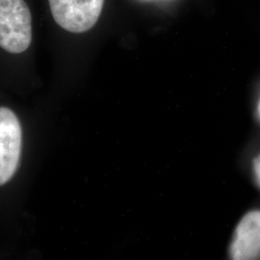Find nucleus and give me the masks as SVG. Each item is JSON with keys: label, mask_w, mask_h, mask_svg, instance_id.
Masks as SVG:
<instances>
[{"label": "nucleus", "mask_w": 260, "mask_h": 260, "mask_svg": "<svg viewBox=\"0 0 260 260\" xmlns=\"http://www.w3.org/2000/svg\"><path fill=\"white\" fill-rule=\"evenodd\" d=\"M259 110H260V106H259Z\"/></svg>", "instance_id": "obj_6"}, {"label": "nucleus", "mask_w": 260, "mask_h": 260, "mask_svg": "<svg viewBox=\"0 0 260 260\" xmlns=\"http://www.w3.org/2000/svg\"><path fill=\"white\" fill-rule=\"evenodd\" d=\"M56 23L72 33L93 28L103 12L104 0H48Z\"/></svg>", "instance_id": "obj_2"}, {"label": "nucleus", "mask_w": 260, "mask_h": 260, "mask_svg": "<svg viewBox=\"0 0 260 260\" xmlns=\"http://www.w3.org/2000/svg\"><path fill=\"white\" fill-rule=\"evenodd\" d=\"M31 13L24 0H0V47L19 54L32 40Z\"/></svg>", "instance_id": "obj_1"}, {"label": "nucleus", "mask_w": 260, "mask_h": 260, "mask_svg": "<svg viewBox=\"0 0 260 260\" xmlns=\"http://www.w3.org/2000/svg\"><path fill=\"white\" fill-rule=\"evenodd\" d=\"M21 146L22 131L18 117L9 108L0 107V186L16 174Z\"/></svg>", "instance_id": "obj_3"}, {"label": "nucleus", "mask_w": 260, "mask_h": 260, "mask_svg": "<svg viewBox=\"0 0 260 260\" xmlns=\"http://www.w3.org/2000/svg\"><path fill=\"white\" fill-rule=\"evenodd\" d=\"M233 260L257 259L260 256V210L246 214L238 223L230 248Z\"/></svg>", "instance_id": "obj_4"}, {"label": "nucleus", "mask_w": 260, "mask_h": 260, "mask_svg": "<svg viewBox=\"0 0 260 260\" xmlns=\"http://www.w3.org/2000/svg\"><path fill=\"white\" fill-rule=\"evenodd\" d=\"M253 173L255 176V182L260 188V154L253 160Z\"/></svg>", "instance_id": "obj_5"}]
</instances>
